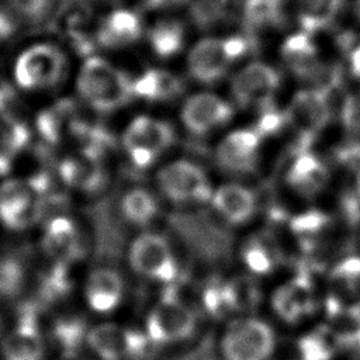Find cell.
<instances>
[{"label":"cell","instance_id":"obj_39","mask_svg":"<svg viewBox=\"0 0 360 360\" xmlns=\"http://www.w3.org/2000/svg\"><path fill=\"white\" fill-rule=\"evenodd\" d=\"M357 194H359V197H360V170H359V173H357Z\"/></svg>","mask_w":360,"mask_h":360},{"label":"cell","instance_id":"obj_32","mask_svg":"<svg viewBox=\"0 0 360 360\" xmlns=\"http://www.w3.org/2000/svg\"><path fill=\"white\" fill-rule=\"evenodd\" d=\"M22 284L21 266L10 259L0 260V294L14 295Z\"/></svg>","mask_w":360,"mask_h":360},{"label":"cell","instance_id":"obj_26","mask_svg":"<svg viewBox=\"0 0 360 360\" xmlns=\"http://www.w3.org/2000/svg\"><path fill=\"white\" fill-rule=\"evenodd\" d=\"M288 117L304 131H314L325 124L328 107L319 93H302L294 98Z\"/></svg>","mask_w":360,"mask_h":360},{"label":"cell","instance_id":"obj_16","mask_svg":"<svg viewBox=\"0 0 360 360\" xmlns=\"http://www.w3.org/2000/svg\"><path fill=\"white\" fill-rule=\"evenodd\" d=\"M210 202L221 218L233 225L248 222L256 210L255 193L239 183H225L214 188Z\"/></svg>","mask_w":360,"mask_h":360},{"label":"cell","instance_id":"obj_37","mask_svg":"<svg viewBox=\"0 0 360 360\" xmlns=\"http://www.w3.org/2000/svg\"><path fill=\"white\" fill-rule=\"evenodd\" d=\"M186 0H148V3L152 6V7H156V8H167V7H174V6H179L181 3H184Z\"/></svg>","mask_w":360,"mask_h":360},{"label":"cell","instance_id":"obj_15","mask_svg":"<svg viewBox=\"0 0 360 360\" xmlns=\"http://www.w3.org/2000/svg\"><path fill=\"white\" fill-rule=\"evenodd\" d=\"M360 304V257L349 256L340 260L332 270L326 311L329 318L343 308Z\"/></svg>","mask_w":360,"mask_h":360},{"label":"cell","instance_id":"obj_38","mask_svg":"<svg viewBox=\"0 0 360 360\" xmlns=\"http://www.w3.org/2000/svg\"><path fill=\"white\" fill-rule=\"evenodd\" d=\"M60 360H84V359L80 357L76 352H66Z\"/></svg>","mask_w":360,"mask_h":360},{"label":"cell","instance_id":"obj_21","mask_svg":"<svg viewBox=\"0 0 360 360\" xmlns=\"http://www.w3.org/2000/svg\"><path fill=\"white\" fill-rule=\"evenodd\" d=\"M328 180V170L323 162L309 152L300 153L290 165L287 183L300 194L311 195L318 193Z\"/></svg>","mask_w":360,"mask_h":360},{"label":"cell","instance_id":"obj_31","mask_svg":"<svg viewBox=\"0 0 360 360\" xmlns=\"http://www.w3.org/2000/svg\"><path fill=\"white\" fill-rule=\"evenodd\" d=\"M326 224H328V218L323 214L305 212L292 219L291 228L298 238H301L304 240H311L318 233L322 232V229L326 226Z\"/></svg>","mask_w":360,"mask_h":360},{"label":"cell","instance_id":"obj_17","mask_svg":"<svg viewBox=\"0 0 360 360\" xmlns=\"http://www.w3.org/2000/svg\"><path fill=\"white\" fill-rule=\"evenodd\" d=\"M143 32L141 15L134 10L117 8L100 22L97 39L104 48L118 49L135 44Z\"/></svg>","mask_w":360,"mask_h":360},{"label":"cell","instance_id":"obj_1","mask_svg":"<svg viewBox=\"0 0 360 360\" xmlns=\"http://www.w3.org/2000/svg\"><path fill=\"white\" fill-rule=\"evenodd\" d=\"M76 90L80 98L98 112L120 110L135 97L134 79L100 56H91L82 63Z\"/></svg>","mask_w":360,"mask_h":360},{"label":"cell","instance_id":"obj_2","mask_svg":"<svg viewBox=\"0 0 360 360\" xmlns=\"http://www.w3.org/2000/svg\"><path fill=\"white\" fill-rule=\"evenodd\" d=\"M240 37H208L195 42L187 53L188 75L204 84L221 80L246 52Z\"/></svg>","mask_w":360,"mask_h":360},{"label":"cell","instance_id":"obj_12","mask_svg":"<svg viewBox=\"0 0 360 360\" xmlns=\"http://www.w3.org/2000/svg\"><path fill=\"white\" fill-rule=\"evenodd\" d=\"M232 115L231 103L214 93L193 94L180 110L183 125L194 135H207L217 131L228 124Z\"/></svg>","mask_w":360,"mask_h":360},{"label":"cell","instance_id":"obj_35","mask_svg":"<svg viewBox=\"0 0 360 360\" xmlns=\"http://www.w3.org/2000/svg\"><path fill=\"white\" fill-rule=\"evenodd\" d=\"M15 13L13 11V8L10 7V4L7 3L6 6H3V3H0V38L8 37L10 34H13L14 31V15Z\"/></svg>","mask_w":360,"mask_h":360},{"label":"cell","instance_id":"obj_34","mask_svg":"<svg viewBox=\"0 0 360 360\" xmlns=\"http://www.w3.org/2000/svg\"><path fill=\"white\" fill-rule=\"evenodd\" d=\"M277 0H250L248 4V17L255 22H266L276 17Z\"/></svg>","mask_w":360,"mask_h":360},{"label":"cell","instance_id":"obj_25","mask_svg":"<svg viewBox=\"0 0 360 360\" xmlns=\"http://www.w3.org/2000/svg\"><path fill=\"white\" fill-rule=\"evenodd\" d=\"M184 25L173 18L159 20L148 31V41L152 51L163 59L179 53L184 45Z\"/></svg>","mask_w":360,"mask_h":360},{"label":"cell","instance_id":"obj_18","mask_svg":"<svg viewBox=\"0 0 360 360\" xmlns=\"http://www.w3.org/2000/svg\"><path fill=\"white\" fill-rule=\"evenodd\" d=\"M89 307L100 314H107L118 308L124 297V281L118 271L100 267L93 270L84 287Z\"/></svg>","mask_w":360,"mask_h":360},{"label":"cell","instance_id":"obj_24","mask_svg":"<svg viewBox=\"0 0 360 360\" xmlns=\"http://www.w3.org/2000/svg\"><path fill=\"white\" fill-rule=\"evenodd\" d=\"M343 0H295V17L307 34L328 28L339 15Z\"/></svg>","mask_w":360,"mask_h":360},{"label":"cell","instance_id":"obj_10","mask_svg":"<svg viewBox=\"0 0 360 360\" xmlns=\"http://www.w3.org/2000/svg\"><path fill=\"white\" fill-rule=\"evenodd\" d=\"M87 345L101 360H128L139 356L149 342L145 333L117 323H100L86 336Z\"/></svg>","mask_w":360,"mask_h":360},{"label":"cell","instance_id":"obj_20","mask_svg":"<svg viewBox=\"0 0 360 360\" xmlns=\"http://www.w3.org/2000/svg\"><path fill=\"white\" fill-rule=\"evenodd\" d=\"M3 356L6 360L42 359L44 342L35 322L30 315H24L20 325L4 339Z\"/></svg>","mask_w":360,"mask_h":360},{"label":"cell","instance_id":"obj_8","mask_svg":"<svg viewBox=\"0 0 360 360\" xmlns=\"http://www.w3.org/2000/svg\"><path fill=\"white\" fill-rule=\"evenodd\" d=\"M195 330V315L176 295H166L156 302L145 321V335L152 343H176Z\"/></svg>","mask_w":360,"mask_h":360},{"label":"cell","instance_id":"obj_23","mask_svg":"<svg viewBox=\"0 0 360 360\" xmlns=\"http://www.w3.org/2000/svg\"><path fill=\"white\" fill-rule=\"evenodd\" d=\"M181 90L180 80L163 69H150L134 79V94L152 103L167 101Z\"/></svg>","mask_w":360,"mask_h":360},{"label":"cell","instance_id":"obj_30","mask_svg":"<svg viewBox=\"0 0 360 360\" xmlns=\"http://www.w3.org/2000/svg\"><path fill=\"white\" fill-rule=\"evenodd\" d=\"M240 259L253 274H269L277 263L274 248L262 238L248 239L242 246Z\"/></svg>","mask_w":360,"mask_h":360},{"label":"cell","instance_id":"obj_11","mask_svg":"<svg viewBox=\"0 0 360 360\" xmlns=\"http://www.w3.org/2000/svg\"><path fill=\"white\" fill-rule=\"evenodd\" d=\"M280 76L274 68L263 62L245 65L231 82L233 100L242 107H263L274 97Z\"/></svg>","mask_w":360,"mask_h":360},{"label":"cell","instance_id":"obj_9","mask_svg":"<svg viewBox=\"0 0 360 360\" xmlns=\"http://www.w3.org/2000/svg\"><path fill=\"white\" fill-rule=\"evenodd\" d=\"M44 183L34 180H7L0 186V219L11 229L32 225L42 211Z\"/></svg>","mask_w":360,"mask_h":360},{"label":"cell","instance_id":"obj_14","mask_svg":"<svg viewBox=\"0 0 360 360\" xmlns=\"http://www.w3.org/2000/svg\"><path fill=\"white\" fill-rule=\"evenodd\" d=\"M260 142V132L256 129H235L218 143L217 162L232 173L249 172L257 162Z\"/></svg>","mask_w":360,"mask_h":360},{"label":"cell","instance_id":"obj_5","mask_svg":"<svg viewBox=\"0 0 360 360\" xmlns=\"http://www.w3.org/2000/svg\"><path fill=\"white\" fill-rule=\"evenodd\" d=\"M156 184L166 200L181 205L210 201L214 190L204 169L187 159L163 165L156 173Z\"/></svg>","mask_w":360,"mask_h":360},{"label":"cell","instance_id":"obj_4","mask_svg":"<svg viewBox=\"0 0 360 360\" xmlns=\"http://www.w3.org/2000/svg\"><path fill=\"white\" fill-rule=\"evenodd\" d=\"M66 70V56L53 44L39 42L24 49L14 63V82L28 91L56 86Z\"/></svg>","mask_w":360,"mask_h":360},{"label":"cell","instance_id":"obj_19","mask_svg":"<svg viewBox=\"0 0 360 360\" xmlns=\"http://www.w3.org/2000/svg\"><path fill=\"white\" fill-rule=\"evenodd\" d=\"M42 245L48 256L63 266L77 259L82 250L77 226L66 217H56L48 224Z\"/></svg>","mask_w":360,"mask_h":360},{"label":"cell","instance_id":"obj_13","mask_svg":"<svg viewBox=\"0 0 360 360\" xmlns=\"http://www.w3.org/2000/svg\"><path fill=\"white\" fill-rule=\"evenodd\" d=\"M271 308L285 322H298L311 315L316 308L315 287L309 277L295 276L276 288Z\"/></svg>","mask_w":360,"mask_h":360},{"label":"cell","instance_id":"obj_36","mask_svg":"<svg viewBox=\"0 0 360 360\" xmlns=\"http://www.w3.org/2000/svg\"><path fill=\"white\" fill-rule=\"evenodd\" d=\"M350 69L356 79L360 80V44L352 51L350 55Z\"/></svg>","mask_w":360,"mask_h":360},{"label":"cell","instance_id":"obj_3","mask_svg":"<svg viewBox=\"0 0 360 360\" xmlns=\"http://www.w3.org/2000/svg\"><path fill=\"white\" fill-rule=\"evenodd\" d=\"M121 141L129 162L139 169H146L170 149L174 131L160 118L138 115L124 129Z\"/></svg>","mask_w":360,"mask_h":360},{"label":"cell","instance_id":"obj_28","mask_svg":"<svg viewBox=\"0 0 360 360\" xmlns=\"http://www.w3.org/2000/svg\"><path fill=\"white\" fill-rule=\"evenodd\" d=\"M28 141L30 134L25 125L7 118L0 121V174L10 172Z\"/></svg>","mask_w":360,"mask_h":360},{"label":"cell","instance_id":"obj_40","mask_svg":"<svg viewBox=\"0 0 360 360\" xmlns=\"http://www.w3.org/2000/svg\"><path fill=\"white\" fill-rule=\"evenodd\" d=\"M107 1H115V0H107Z\"/></svg>","mask_w":360,"mask_h":360},{"label":"cell","instance_id":"obj_7","mask_svg":"<svg viewBox=\"0 0 360 360\" xmlns=\"http://www.w3.org/2000/svg\"><path fill=\"white\" fill-rule=\"evenodd\" d=\"M128 262L136 274L150 281L169 284L179 274V264L170 243L153 232H143L132 240Z\"/></svg>","mask_w":360,"mask_h":360},{"label":"cell","instance_id":"obj_6","mask_svg":"<svg viewBox=\"0 0 360 360\" xmlns=\"http://www.w3.org/2000/svg\"><path fill=\"white\" fill-rule=\"evenodd\" d=\"M276 336L271 326L253 316L233 321L221 339L225 360H269L273 354Z\"/></svg>","mask_w":360,"mask_h":360},{"label":"cell","instance_id":"obj_27","mask_svg":"<svg viewBox=\"0 0 360 360\" xmlns=\"http://www.w3.org/2000/svg\"><path fill=\"white\" fill-rule=\"evenodd\" d=\"M124 218L138 226L150 224L159 212V202L156 197L142 187L128 190L120 202Z\"/></svg>","mask_w":360,"mask_h":360},{"label":"cell","instance_id":"obj_22","mask_svg":"<svg viewBox=\"0 0 360 360\" xmlns=\"http://www.w3.org/2000/svg\"><path fill=\"white\" fill-rule=\"evenodd\" d=\"M59 174L68 186L83 191L97 190L104 177L101 167L90 153L66 158L59 166Z\"/></svg>","mask_w":360,"mask_h":360},{"label":"cell","instance_id":"obj_33","mask_svg":"<svg viewBox=\"0 0 360 360\" xmlns=\"http://www.w3.org/2000/svg\"><path fill=\"white\" fill-rule=\"evenodd\" d=\"M15 15L27 20H39L49 7L51 0H7Z\"/></svg>","mask_w":360,"mask_h":360},{"label":"cell","instance_id":"obj_29","mask_svg":"<svg viewBox=\"0 0 360 360\" xmlns=\"http://www.w3.org/2000/svg\"><path fill=\"white\" fill-rule=\"evenodd\" d=\"M302 360H332L338 349L342 347L333 328H316L300 340Z\"/></svg>","mask_w":360,"mask_h":360}]
</instances>
